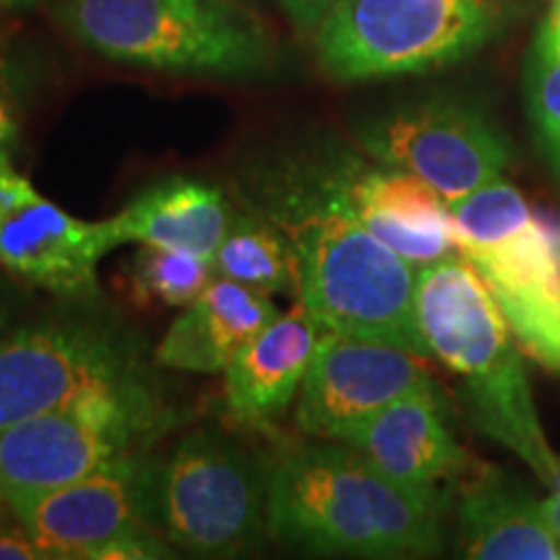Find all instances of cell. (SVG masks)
Returning <instances> with one entry per match:
<instances>
[{
	"label": "cell",
	"mask_w": 560,
	"mask_h": 560,
	"mask_svg": "<svg viewBox=\"0 0 560 560\" xmlns=\"http://www.w3.org/2000/svg\"><path fill=\"white\" fill-rule=\"evenodd\" d=\"M348 153H278L244 174L240 200L296 257L299 296L322 330L431 359L416 319L418 268L376 240L346 192Z\"/></svg>",
	"instance_id": "obj_1"
},
{
	"label": "cell",
	"mask_w": 560,
	"mask_h": 560,
	"mask_svg": "<svg viewBox=\"0 0 560 560\" xmlns=\"http://www.w3.org/2000/svg\"><path fill=\"white\" fill-rule=\"evenodd\" d=\"M446 490H416L346 441L291 444L268 462V532L314 552L429 558L444 548Z\"/></svg>",
	"instance_id": "obj_2"
},
{
	"label": "cell",
	"mask_w": 560,
	"mask_h": 560,
	"mask_svg": "<svg viewBox=\"0 0 560 560\" xmlns=\"http://www.w3.org/2000/svg\"><path fill=\"white\" fill-rule=\"evenodd\" d=\"M416 319L431 359L462 380L475 425L552 488L560 457L542 431L527 371L511 340L514 332L465 257L452 255L418 268Z\"/></svg>",
	"instance_id": "obj_3"
},
{
	"label": "cell",
	"mask_w": 560,
	"mask_h": 560,
	"mask_svg": "<svg viewBox=\"0 0 560 560\" xmlns=\"http://www.w3.org/2000/svg\"><path fill=\"white\" fill-rule=\"evenodd\" d=\"M55 16L102 58L151 70L247 79L276 62L268 24L242 0H62Z\"/></svg>",
	"instance_id": "obj_4"
},
{
	"label": "cell",
	"mask_w": 560,
	"mask_h": 560,
	"mask_svg": "<svg viewBox=\"0 0 560 560\" xmlns=\"http://www.w3.org/2000/svg\"><path fill=\"white\" fill-rule=\"evenodd\" d=\"M172 423V410L145 376L86 392L58 410L13 423L0 431L5 503L81 480L130 454H143Z\"/></svg>",
	"instance_id": "obj_5"
},
{
	"label": "cell",
	"mask_w": 560,
	"mask_h": 560,
	"mask_svg": "<svg viewBox=\"0 0 560 560\" xmlns=\"http://www.w3.org/2000/svg\"><path fill=\"white\" fill-rule=\"evenodd\" d=\"M151 529L200 558H236L268 532V465L213 431H192L145 462Z\"/></svg>",
	"instance_id": "obj_6"
},
{
	"label": "cell",
	"mask_w": 560,
	"mask_h": 560,
	"mask_svg": "<svg viewBox=\"0 0 560 560\" xmlns=\"http://www.w3.org/2000/svg\"><path fill=\"white\" fill-rule=\"evenodd\" d=\"M459 255L478 270L514 338L560 374V249L516 187L495 179L452 202Z\"/></svg>",
	"instance_id": "obj_7"
},
{
	"label": "cell",
	"mask_w": 560,
	"mask_h": 560,
	"mask_svg": "<svg viewBox=\"0 0 560 560\" xmlns=\"http://www.w3.org/2000/svg\"><path fill=\"white\" fill-rule=\"evenodd\" d=\"M499 16V0H340L314 30V45L335 81L397 79L470 58Z\"/></svg>",
	"instance_id": "obj_8"
},
{
	"label": "cell",
	"mask_w": 560,
	"mask_h": 560,
	"mask_svg": "<svg viewBox=\"0 0 560 560\" xmlns=\"http://www.w3.org/2000/svg\"><path fill=\"white\" fill-rule=\"evenodd\" d=\"M143 376L138 342L94 322H42L0 340V431Z\"/></svg>",
	"instance_id": "obj_9"
},
{
	"label": "cell",
	"mask_w": 560,
	"mask_h": 560,
	"mask_svg": "<svg viewBox=\"0 0 560 560\" xmlns=\"http://www.w3.org/2000/svg\"><path fill=\"white\" fill-rule=\"evenodd\" d=\"M361 149L384 166L410 172L457 202L509 166V143L475 104L436 96L371 120L359 132Z\"/></svg>",
	"instance_id": "obj_10"
},
{
	"label": "cell",
	"mask_w": 560,
	"mask_h": 560,
	"mask_svg": "<svg viewBox=\"0 0 560 560\" xmlns=\"http://www.w3.org/2000/svg\"><path fill=\"white\" fill-rule=\"evenodd\" d=\"M425 361L392 342L322 330L299 389L296 425L314 439L348 441L400 397L436 389Z\"/></svg>",
	"instance_id": "obj_11"
},
{
	"label": "cell",
	"mask_w": 560,
	"mask_h": 560,
	"mask_svg": "<svg viewBox=\"0 0 560 560\" xmlns=\"http://www.w3.org/2000/svg\"><path fill=\"white\" fill-rule=\"evenodd\" d=\"M112 249L107 223L66 213L0 153V268L58 296L94 299L96 268Z\"/></svg>",
	"instance_id": "obj_12"
},
{
	"label": "cell",
	"mask_w": 560,
	"mask_h": 560,
	"mask_svg": "<svg viewBox=\"0 0 560 560\" xmlns=\"http://www.w3.org/2000/svg\"><path fill=\"white\" fill-rule=\"evenodd\" d=\"M145 459L130 454L104 470L9 503L47 558H94L132 529H151L145 511Z\"/></svg>",
	"instance_id": "obj_13"
},
{
	"label": "cell",
	"mask_w": 560,
	"mask_h": 560,
	"mask_svg": "<svg viewBox=\"0 0 560 560\" xmlns=\"http://www.w3.org/2000/svg\"><path fill=\"white\" fill-rule=\"evenodd\" d=\"M346 192L363 226L416 268L459 255L450 202L416 174L348 153Z\"/></svg>",
	"instance_id": "obj_14"
},
{
	"label": "cell",
	"mask_w": 560,
	"mask_h": 560,
	"mask_svg": "<svg viewBox=\"0 0 560 560\" xmlns=\"http://www.w3.org/2000/svg\"><path fill=\"white\" fill-rule=\"evenodd\" d=\"M346 444L387 478L416 490H446L478 470L446 425L436 389L405 395L387 405Z\"/></svg>",
	"instance_id": "obj_15"
},
{
	"label": "cell",
	"mask_w": 560,
	"mask_h": 560,
	"mask_svg": "<svg viewBox=\"0 0 560 560\" xmlns=\"http://www.w3.org/2000/svg\"><path fill=\"white\" fill-rule=\"evenodd\" d=\"M319 338V322L296 299L289 312H280L244 342L226 366L223 392L231 416L249 425H265L283 416L299 395Z\"/></svg>",
	"instance_id": "obj_16"
},
{
	"label": "cell",
	"mask_w": 560,
	"mask_h": 560,
	"mask_svg": "<svg viewBox=\"0 0 560 560\" xmlns=\"http://www.w3.org/2000/svg\"><path fill=\"white\" fill-rule=\"evenodd\" d=\"M457 540L475 560H560V540L542 501L520 480L478 467L459 482Z\"/></svg>",
	"instance_id": "obj_17"
},
{
	"label": "cell",
	"mask_w": 560,
	"mask_h": 560,
	"mask_svg": "<svg viewBox=\"0 0 560 560\" xmlns=\"http://www.w3.org/2000/svg\"><path fill=\"white\" fill-rule=\"evenodd\" d=\"M270 293L231 278L213 283L185 306L156 348L159 366L215 374L226 371L234 353L278 317Z\"/></svg>",
	"instance_id": "obj_18"
},
{
	"label": "cell",
	"mask_w": 560,
	"mask_h": 560,
	"mask_svg": "<svg viewBox=\"0 0 560 560\" xmlns=\"http://www.w3.org/2000/svg\"><path fill=\"white\" fill-rule=\"evenodd\" d=\"M231 215L234 208L221 187L195 177H170L151 185L104 223L112 247L161 244L213 260Z\"/></svg>",
	"instance_id": "obj_19"
},
{
	"label": "cell",
	"mask_w": 560,
	"mask_h": 560,
	"mask_svg": "<svg viewBox=\"0 0 560 560\" xmlns=\"http://www.w3.org/2000/svg\"><path fill=\"white\" fill-rule=\"evenodd\" d=\"M215 272L262 293L299 296L296 257L283 234L252 210H234L213 257Z\"/></svg>",
	"instance_id": "obj_20"
},
{
	"label": "cell",
	"mask_w": 560,
	"mask_h": 560,
	"mask_svg": "<svg viewBox=\"0 0 560 560\" xmlns=\"http://www.w3.org/2000/svg\"><path fill=\"white\" fill-rule=\"evenodd\" d=\"M215 265L192 252L140 244L125 262L122 289L138 306H190L213 283Z\"/></svg>",
	"instance_id": "obj_21"
},
{
	"label": "cell",
	"mask_w": 560,
	"mask_h": 560,
	"mask_svg": "<svg viewBox=\"0 0 560 560\" xmlns=\"http://www.w3.org/2000/svg\"><path fill=\"white\" fill-rule=\"evenodd\" d=\"M524 83L537 143L560 174V21L548 19L537 32Z\"/></svg>",
	"instance_id": "obj_22"
},
{
	"label": "cell",
	"mask_w": 560,
	"mask_h": 560,
	"mask_svg": "<svg viewBox=\"0 0 560 560\" xmlns=\"http://www.w3.org/2000/svg\"><path fill=\"white\" fill-rule=\"evenodd\" d=\"M156 558H174L170 542L153 537L151 529H132L128 535L115 537L94 552L91 560H156Z\"/></svg>",
	"instance_id": "obj_23"
},
{
	"label": "cell",
	"mask_w": 560,
	"mask_h": 560,
	"mask_svg": "<svg viewBox=\"0 0 560 560\" xmlns=\"http://www.w3.org/2000/svg\"><path fill=\"white\" fill-rule=\"evenodd\" d=\"M278 3L299 30L314 32L319 21L332 11L340 0H278Z\"/></svg>",
	"instance_id": "obj_24"
},
{
	"label": "cell",
	"mask_w": 560,
	"mask_h": 560,
	"mask_svg": "<svg viewBox=\"0 0 560 560\" xmlns=\"http://www.w3.org/2000/svg\"><path fill=\"white\" fill-rule=\"evenodd\" d=\"M47 558L45 550L32 540L24 527L0 529V560H42Z\"/></svg>",
	"instance_id": "obj_25"
},
{
	"label": "cell",
	"mask_w": 560,
	"mask_h": 560,
	"mask_svg": "<svg viewBox=\"0 0 560 560\" xmlns=\"http://www.w3.org/2000/svg\"><path fill=\"white\" fill-rule=\"evenodd\" d=\"M16 136H19L16 112H13L11 100L3 94V89H0V153H9V145H13Z\"/></svg>",
	"instance_id": "obj_26"
},
{
	"label": "cell",
	"mask_w": 560,
	"mask_h": 560,
	"mask_svg": "<svg viewBox=\"0 0 560 560\" xmlns=\"http://www.w3.org/2000/svg\"><path fill=\"white\" fill-rule=\"evenodd\" d=\"M542 506H545V514H548V520H550L552 532H556L558 540H560V490H556L548 501H542Z\"/></svg>",
	"instance_id": "obj_27"
},
{
	"label": "cell",
	"mask_w": 560,
	"mask_h": 560,
	"mask_svg": "<svg viewBox=\"0 0 560 560\" xmlns=\"http://www.w3.org/2000/svg\"><path fill=\"white\" fill-rule=\"evenodd\" d=\"M34 0H0V9H19V5H30Z\"/></svg>",
	"instance_id": "obj_28"
},
{
	"label": "cell",
	"mask_w": 560,
	"mask_h": 560,
	"mask_svg": "<svg viewBox=\"0 0 560 560\" xmlns=\"http://www.w3.org/2000/svg\"><path fill=\"white\" fill-rule=\"evenodd\" d=\"M550 19L560 21V0H552V13H550Z\"/></svg>",
	"instance_id": "obj_29"
},
{
	"label": "cell",
	"mask_w": 560,
	"mask_h": 560,
	"mask_svg": "<svg viewBox=\"0 0 560 560\" xmlns=\"http://www.w3.org/2000/svg\"><path fill=\"white\" fill-rule=\"evenodd\" d=\"M3 325H5V310L0 306V330H3Z\"/></svg>",
	"instance_id": "obj_30"
},
{
	"label": "cell",
	"mask_w": 560,
	"mask_h": 560,
	"mask_svg": "<svg viewBox=\"0 0 560 560\" xmlns=\"http://www.w3.org/2000/svg\"><path fill=\"white\" fill-rule=\"evenodd\" d=\"M552 488L560 490V465H558V472H556V482H552Z\"/></svg>",
	"instance_id": "obj_31"
},
{
	"label": "cell",
	"mask_w": 560,
	"mask_h": 560,
	"mask_svg": "<svg viewBox=\"0 0 560 560\" xmlns=\"http://www.w3.org/2000/svg\"><path fill=\"white\" fill-rule=\"evenodd\" d=\"M5 503V495H3V488H0V506H3Z\"/></svg>",
	"instance_id": "obj_32"
}]
</instances>
